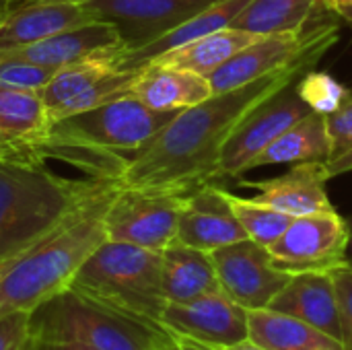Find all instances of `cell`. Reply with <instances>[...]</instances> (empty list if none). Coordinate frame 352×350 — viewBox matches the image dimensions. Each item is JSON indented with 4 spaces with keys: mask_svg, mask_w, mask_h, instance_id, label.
I'll return each mask as SVG.
<instances>
[{
    "mask_svg": "<svg viewBox=\"0 0 352 350\" xmlns=\"http://www.w3.org/2000/svg\"><path fill=\"white\" fill-rule=\"evenodd\" d=\"M326 122L330 134V163L352 151V91L344 97L336 111L326 116Z\"/></svg>",
    "mask_w": 352,
    "mask_h": 350,
    "instance_id": "1f68e13d",
    "label": "cell"
},
{
    "mask_svg": "<svg viewBox=\"0 0 352 350\" xmlns=\"http://www.w3.org/2000/svg\"><path fill=\"white\" fill-rule=\"evenodd\" d=\"M297 89L301 97L307 101V105L324 116H330L332 111L338 109V105L344 101L349 95L332 76L322 74V72H309L303 74L301 80L297 83Z\"/></svg>",
    "mask_w": 352,
    "mask_h": 350,
    "instance_id": "f1b7e54d",
    "label": "cell"
},
{
    "mask_svg": "<svg viewBox=\"0 0 352 350\" xmlns=\"http://www.w3.org/2000/svg\"><path fill=\"white\" fill-rule=\"evenodd\" d=\"M35 332L27 311H10L0 316V350H33Z\"/></svg>",
    "mask_w": 352,
    "mask_h": 350,
    "instance_id": "4dcf8cb0",
    "label": "cell"
},
{
    "mask_svg": "<svg viewBox=\"0 0 352 350\" xmlns=\"http://www.w3.org/2000/svg\"><path fill=\"white\" fill-rule=\"evenodd\" d=\"M12 262H14V260H10V262H4V264H0V274H2V272H4V270H6V268H8V266L12 264Z\"/></svg>",
    "mask_w": 352,
    "mask_h": 350,
    "instance_id": "60d3db41",
    "label": "cell"
},
{
    "mask_svg": "<svg viewBox=\"0 0 352 350\" xmlns=\"http://www.w3.org/2000/svg\"><path fill=\"white\" fill-rule=\"evenodd\" d=\"M248 338L264 350H344L311 324L268 307L248 311Z\"/></svg>",
    "mask_w": 352,
    "mask_h": 350,
    "instance_id": "7402d4cb",
    "label": "cell"
},
{
    "mask_svg": "<svg viewBox=\"0 0 352 350\" xmlns=\"http://www.w3.org/2000/svg\"><path fill=\"white\" fill-rule=\"evenodd\" d=\"M68 291L136 322L163 328L167 299L161 252L107 239L87 258Z\"/></svg>",
    "mask_w": 352,
    "mask_h": 350,
    "instance_id": "277c9868",
    "label": "cell"
},
{
    "mask_svg": "<svg viewBox=\"0 0 352 350\" xmlns=\"http://www.w3.org/2000/svg\"><path fill=\"white\" fill-rule=\"evenodd\" d=\"M35 338L74 340L95 350H153L155 328L64 291L31 314Z\"/></svg>",
    "mask_w": 352,
    "mask_h": 350,
    "instance_id": "8992f818",
    "label": "cell"
},
{
    "mask_svg": "<svg viewBox=\"0 0 352 350\" xmlns=\"http://www.w3.org/2000/svg\"><path fill=\"white\" fill-rule=\"evenodd\" d=\"M324 4L352 25V0H324Z\"/></svg>",
    "mask_w": 352,
    "mask_h": 350,
    "instance_id": "8d00e7d4",
    "label": "cell"
},
{
    "mask_svg": "<svg viewBox=\"0 0 352 350\" xmlns=\"http://www.w3.org/2000/svg\"><path fill=\"white\" fill-rule=\"evenodd\" d=\"M175 239L210 254L248 239V233L237 221L225 190L214 184H204L188 194L179 212Z\"/></svg>",
    "mask_w": 352,
    "mask_h": 350,
    "instance_id": "5bb4252c",
    "label": "cell"
},
{
    "mask_svg": "<svg viewBox=\"0 0 352 350\" xmlns=\"http://www.w3.org/2000/svg\"><path fill=\"white\" fill-rule=\"evenodd\" d=\"M118 179L62 175L35 144L0 151V264L16 260L50 235L74 208ZM120 184V182H118Z\"/></svg>",
    "mask_w": 352,
    "mask_h": 350,
    "instance_id": "7a4b0ae2",
    "label": "cell"
},
{
    "mask_svg": "<svg viewBox=\"0 0 352 350\" xmlns=\"http://www.w3.org/2000/svg\"><path fill=\"white\" fill-rule=\"evenodd\" d=\"M326 167H328V175H330V177L352 171V151H349L346 155H342V157H340V159H336V161L326 163Z\"/></svg>",
    "mask_w": 352,
    "mask_h": 350,
    "instance_id": "d590c367",
    "label": "cell"
},
{
    "mask_svg": "<svg viewBox=\"0 0 352 350\" xmlns=\"http://www.w3.org/2000/svg\"><path fill=\"white\" fill-rule=\"evenodd\" d=\"M177 113L151 109L128 93L109 103L52 122L37 142L132 157Z\"/></svg>",
    "mask_w": 352,
    "mask_h": 350,
    "instance_id": "5b68a950",
    "label": "cell"
},
{
    "mask_svg": "<svg viewBox=\"0 0 352 350\" xmlns=\"http://www.w3.org/2000/svg\"><path fill=\"white\" fill-rule=\"evenodd\" d=\"M212 2L217 0H87L80 4L95 21L116 25L128 50H136L192 19Z\"/></svg>",
    "mask_w": 352,
    "mask_h": 350,
    "instance_id": "7c38bea8",
    "label": "cell"
},
{
    "mask_svg": "<svg viewBox=\"0 0 352 350\" xmlns=\"http://www.w3.org/2000/svg\"><path fill=\"white\" fill-rule=\"evenodd\" d=\"M330 179L324 161L295 163L287 173L264 179V182H243L241 186L256 190L252 198L289 217H305L316 212L336 210L328 198L326 182Z\"/></svg>",
    "mask_w": 352,
    "mask_h": 350,
    "instance_id": "2e32d148",
    "label": "cell"
},
{
    "mask_svg": "<svg viewBox=\"0 0 352 350\" xmlns=\"http://www.w3.org/2000/svg\"><path fill=\"white\" fill-rule=\"evenodd\" d=\"M334 291H336V305H338V320L342 330V347L352 350V268L344 266L332 272Z\"/></svg>",
    "mask_w": 352,
    "mask_h": 350,
    "instance_id": "d6a6232c",
    "label": "cell"
},
{
    "mask_svg": "<svg viewBox=\"0 0 352 350\" xmlns=\"http://www.w3.org/2000/svg\"><path fill=\"white\" fill-rule=\"evenodd\" d=\"M120 188L113 182L95 192L0 274V316L33 314L70 287L87 258L107 241L105 212Z\"/></svg>",
    "mask_w": 352,
    "mask_h": 350,
    "instance_id": "3957f363",
    "label": "cell"
},
{
    "mask_svg": "<svg viewBox=\"0 0 352 350\" xmlns=\"http://www.w3.org/2000/svg\"><path fill=\"white\" fill-rule=\"evenodd\" d=\"M8 8H10V0H0V19L8 12Z\"/></svg>",
    "mask_w": 352,
    "mask_h": 350,
    "instance_id": "ab89813d",
    "label": "cell"
},
{
    "mask_svg": "<svg viewBox=\"0 0 352 350\" xmlns=\"http://www.w3.org/2000/svg\"><path fill=\"white\" fill-rule=\"evenodd\" d=\"M250 0H217L192 19L184 21L182 25L173 27L171 31L163 33L161 37L136 47V50H126L120 56V68L122 70H140L161 54L175 50L179 45H186L198 37H204L208 33L221 31L231 25V21L237 17V12L248 4Z\"/></svg>",
    "mask_w": 352,
    "mask_h": 350,
    "instance_id": "44dd1931",
    "label": "cell"
},
{
    "mask_svg": "<svg viewBox=\"0 0 352 350\" xmlns=\"http://www.w3.org/2000/svg\"><path fill=\"white\" fill-rule=\"evenodd\" d=\"M33 350H95L91 347H85L74 340H45V338H35Z\"/></svg>",
    "mask_w": 352,
    "mask_h": 350,
    "instance_id": "e575fe53",
    "label": "cell"
},
{
    "mask_svg": "<svg viewBox=\"0 0 352 350\" xmlns=\"http://www.w3.org/2000/svg\"><path fill=\"white\" fill-rule=\"evenodd\" d=\"M91 21L95 17L80 2H33L12 8L0 19V52L37 43Z\"/></svg>",
    "mask_w": 352,
    "mask_h": 350,
    "instance_id": "e0dca14e",
    "label": "cell"
},
{
    "mask_svg": "<svg viewBox=\"0 0 352 350\" xmlns=\"http://www.w3.org/2000/svg\"><path fill=\"white\" fill-rule=\"evenodd\" d=\"M316 62L314 58L301 60L250 85L182 109L128 159L120 186L190 194L210 184L219 177L223 149L237 126L266 99L299 80Z\"/></svg>",
    "mask_w": 352,
    "mask_h": 350,
    "instance_id": "6da1fadb",
    "label": "cell"
},
{
    "mask_svg": "<svg viewBox=\"0 0 352 350\" xmlns=\"http://www.w3.org/2000/svg\"><path fill=\"white\" fill-rule=\"evenodd\" d=\"M320 6H326L324 0H250L229 27L258 37L301 33Z\"/></svg>",
    "mask_w": 352,
    "mask_h": 350,
    "instance_id": "d4e9b609",
    "label": "cell"
},
{
    "mask_svg": "<svg viewBox=\"0 0 352 350\" xmlns=\"http://www.w3.org/2000/svg\"><path fill=\"white\" fill-rule=\"evenodd\" d=\"M126 50H122L118 54L93 56V58H87V60H80V62H74V64H68V66L56 70V74L50 78V83L41 89V99L45 105L47 120L52 122L54 113L72 97L85 93L87 89H91L99 80L122 70L120 68V56Z\"/></svg>",
    "mask_w": 352,
    "mask_h": 350,
    "instance_id": "4316f807",
    "label": "cell"
},
{
    "mask_svg": "<svg viewBox=\"0 0 352 350\" xmlns=\"http://www.w3.org/2000/svg\"><path fill=\"white\" fill-rule=\"evenodd\" d=\"M314 111L297 89V80L258 105L231 134L221 155L219 177H237L250 171L252 161L287 128Z\"/></svg>",
    "mask_w": 352,
    "mask_h": 350,
    "instance_id": "30bf717a",
    "label": "cell"
},
{
    "mask_svg": "<svg viewBox=\"0 0 352 350\" xmlns=\"http://www.w3.org/2000/svg\"><path fill=\"white\" fill-rule=\"evenodd\" d=\"M186 198L182 192L120 188L105 212L107 239L163 252L177 235Z\"/></svg>",
    "mask_w": 352,
    "mask_h": 350,
    "instance_id": "ba28073f",
    "label": "cell"
},
{
    "mask_svg": "<svg viewBox=\"0 0 352 350\" xmlns=\"http://www.w3.org/2000/svg\"><path fill=\"white\" fill-rule=\"evenodd\" d=\"M161 281L167 303H188L223 291L210 254L179 239H173L161 252Z\"/></svg>",
    "mask_w": 352,
    "mask_h": 350,
    "instance_id": "ffe728a7",
    "label": "cell"
},
{
    "mask_svg": "<svg viewBox=\"0 0 352 350\" xmlns=\"http://www.w3.org/2000/svg\"><path fill=\"white\" fill-rule=\"evenodd\" d=\"M349 225L336 210L316 212L295 217L268 250L272 264L287 274L334 272L349 266Z\"/></svg>",
    "mask_w": 352,
    "mask_h": 350,
    "instance_id": "9c48e42d",
    "label": "cell"
},
{
    "mask_svg": "<svg viewBox=\"0 0 352 350\" xmlns=\"http://www.w3.org/2000/svg\"><path fill=\"white\" fill-rule=\"evenodd\" d=\"M50 126L41 91L0 89V138L4 146L37 142ZM0 149V151H2Z\"/></svg>",
    "mask_w": 352,
    "mask_h": 350,
    "instance_id": "484cf974",
    "label": "cell"
},
{
    "mask_svg": "<svg viewBox=\"0 0 352 350\" xmlns=\"http://www.w3.org/2000/svg\"><path fill=\"white\" fill-rule=\"evenodd\" d=\"M256 39H258V35H252L241 29L225 27L221 31L198 37L186 45L169 50V52L161 54L159 58H155L153 62L190 70V72L210 78L221 66H225L235 54H239L245 45H250Z\"/></svg>",
    "mask_w": 352,
    "mask_h": 350,
    "instance_id": "603a6c76",
    "label": "cell"
},
{
    "mask_svg": "<svg viewBox=\"0 0 352 350\" xmlns=\"http://www.w3.org/2000/svg\"><path fill=\"white\" fill-rule=\"evenodd\" d=\"M56 70L27 62V60H0V89L41 91Z\"/></svg>",
    "mask_w": 352,
    "mask_h": 350,
    "instance_id": "f546056e",
    "label": "cell"
},
{
    "mask_svg": "<svg viewBox=\"0 0 352 350\" xmlns=\"http://www.w3.org/2000/svg\"><path fill=\"white\" fill-rule=\"evenodd\" d=\"M336 39L338 27L334 23H318L301 33L262 35L235 54L208 78L212 93L219 95L233 91L301 60H320Z\"/></svg>",
    "mask_w": 352,
    "mask_h": 350,
    "instance_id": "52a82bcc",
    "label": "cell"
},
{
    "mask_svg": "<svg viewBox=\"0 0 352 350\" xmlns=\"http://www.w3.org/2000/svg\"><path fill=\"white\" fill-rule=\"evenodd\" d=\"M227 200L237 217V221L241 223L243 231L248 233L250 239L258 241L260 245L270 248L291 225L293 217L278 212L266 204H260L252 198H239L231 192H227Z\"/></svg>",
    "mask_w": 352,
    "mask_h": 350,
    "instance_id": "83f0119b",
    "label": "cell"
},
{
    "mask_svg": "<svg viewBox=\"0 0 352 350\" xmlns=\"http://www.w3.org/2000/svg\"><path fill=\"white\" fill-rule=\"evenodd\" d=\"M221 289L243 309H264L293 274L272 264L270 250L254 239H241L210 252Z\"/></svg>",
    "mask_w": 352,
    "mask_h": 350,
    "instance_id": "8fae6325",
    "label": "cell"
},
{
    "mask_svg": "<svg viewBox=\"0 0 352 350\" xmlns=\"http://www.w3.org/2000/svg\"><path fill=\"white\" fill-rule=\"evenodd\" d=\"M0 149H2V138H0Z\"/></svg>",
    "mask_w": 352,
    "mask_h": 350,
    "instance_id": "b9f144b4",
    "label": "cell"
},
{
    "mask_svg": "<svg viewBox=\"0 0 352 350\" xmlns=\"http://www.w3.org/2000/svg\"><path fill=\"white\" fill-rule=\"evenodd\" d=\"M330 159V134L324 113L309 111L305 118L287 128L272 144H268L254 161L250 169L280 163H314Z\"/></svg>",
    "mask_w": 352,
    "mask_h": 350,
    "instance_id": "cb8c5ba5",
    "label": "cell"
},
{
    "mask_svg": "<svg viewBox=\"0 0 352 350\" xmlns=\"http://www.w3.org/2000/svg\"><path fill=\"white\" fill-rule=\"evenodd\" d=\"M268 309L299 318L342 342L332 272L293 274L283 291L270 301Z\"/></svg>",
    "mask_w": 352,
    "mask_h": 350,
    "instance_id": "ac0fdd59",
    "label": "cell"
},
{
    "mask_svg": "<svg viewBox=\"0 0 352 350\" xmlns=\"http://www.w3.org/2000/svg\"><path fill=\"white\" fill-rule=\"evenodd\" d=\"M130 93L157 111H182L214 95L206 76L155 62L138 70Z\"/></svg>",
    "mask_w": 352,
    "mask_h": 350,
    "instance_id": "d6986e66",
    "label": "cell"
},
{
    "mask_svg": "<svg viewBox=\"0 0 352 350\" xmlns=\"http://www.w3.org/2000/svg\"><path fill=\"white\" fill-rule=\"evenodd\" d=\"M33 2H87V0H10V8H19V6H25V4H33Z\"/></svg>",
    "mask_w": 352,
    "mask_h": 350,
    "instance_id": "74e56055",
    "label": "cell"
},
{
    "mask_svg": "<svg viewBox=\"0 0 352 350\" xmlns=\"http://www.w3.org/2000/svg\"><path fill=\"white\" fill-rule=\"evenodd\" d=\"M161 326L223 350L248 340V309L219 291L188 303H167Z\"/></svg>",
    "mask_w": 352,
    "mask_h": 350,
    "instance_id": "4fadbf2b",
    "label": "cell"
},
{
    "mask_svg": "<svg viewBox=\"0 0 352 350\" xmlns=\"http://www.w3.org/2000/svg\"><path fill=\"white\" fill-rule=\"evenodd\" d=\"M126 41L116 25L105 21H91L87 25L56 33L37 43L0 52V60H27L52 70H60L68 64L126 50Z\"/></svg>",
    "mask_w": 352,
    "mask_h": 350,
    "instance_id": "9a60e30c",
    "label": "cell"
},
{
    "mask_svg": "<svg viewBox=\"0 0 352 350\" xmlns=\"http://www.w3.org/2000/svg\"><path fill=\"white\" fill-rule=\"evenodd\" d=\"M223 350H264V349H260L258 344H254V342L248 338V340H243V342H239V344H233V347H227V349H223Z\"/></svg>",
    "mask_w": 352,
    "mask_h": 350,
    "instance_id": "f35d334b",
    "label": "cell"
},
{
    "mask_svg": "<svg viewBox=\"0 0 352 350\" xmlns=\"http://www.w3.org/2000/svg\"><path fill=\"white\" fill-rule=\"evenodd\" d=\"M153 350H219L204 344V342H198L194 338H188V336H179V334H173L169 330H161L155 338V344Z\"/></svg>",
    "mask_w": 352,
    "mask_h": 350,
    "instance_id": "836d02e7",
    "label": "cell"
}]
</instances>
